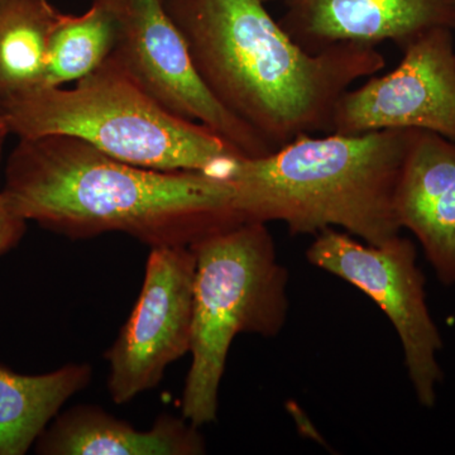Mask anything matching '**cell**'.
<instances>
[{
	"label": "cell",
	"instance_id": "1",
	"mask_svg": "<svg viewBox=\"0 0 455 455\" xmlns=\"http://www.w3.org/2000/svg\"><path fill=\"white\" fill-rule=\"evenodd\" d=\"M2 191L18 217L74 239L121 232L151 248L193 245L247 221L228 180L134 166L61 134L18 139Z\"/></svg>",
	"mask_w": 455,
	"mask_h": 455
},
{
	"label": "cell",
	"instance_id": "2",
	"mask_svg": "<svg viewBox=\"0 0 455 455\" xmlns=\"http://www.w3.org/2000/svg\"><path fill=\"white\" fill-rule=\"evenodd\" d=\"M212 97L275 151L301 134L329 133L341 95L379 74L376 46L301 49L263 0H164Z\"/></svg>",
	"mask_w": 455,
	"mask_h": 455
},
{
	"label": "cell",
	"instance_id": "3",
	"mask_svg": "<svg viewBox=\"0 0 455 455\" xmlns=\"http://www.w3.org/2000/svg\"><path fill=\"white\" fill-rule=\"evenodd\" d=\"M411 132L301 134L271 154L235 157L220 179L247 221H283L291 235L341 228L382 244L400 235L395 193Z\"/></svg>",
	"mask_w": 455,
	"mask_h": 455
},
{
	"label": "cell",
	"instance_id": "4",
	"mask_svg": "<svg viewBox=\"0 0 455 455\" xmlns=\"http://www.w3.org/2000/svg\"><path fill=\"white\" fill-rule=\"evenodd\" d=\"M0 116L18 139L75 137L145 169L220 176L242 156L205 125L161 106L109 57L73 88H38L5 99Z\"/></svg>",
	"mask_w": 455,
	"mask_h": 455
},
{
	"label": "cell",
	"instance_id": "5",
	"mask_svg": "<svg viewBox=\"0 0 455 455\" xmlns=\"http://www.w3.org/2000/svg\"><path fill=\"white\" fill-rule=\"evenodd\" d=\"M196 253L191 366L182 418L200 427L217 419L228 353L236 335L271 338L286 322L287 272L266 223L243 221L191 245Z\"/></svg>",
	"mask_w": 455,
	"mask_h": 455
},
{
	"label": "cell",
	"instance_id": "6",
	"mask_svg": "<svg viewBox=\"0 0 455 455\" xmlns=\"http://www.w3.org/2000/svg\"><path fill=\"white\" fill-rule=\"evenodd\" d=\"M94 2L106 8L116 23L109 59L149 97L175 116L205 125L244 157L275 151L267 140L212 97L164 0Z\"/></svg>",
	"mask_w": 455,
	"mask_h": 455
},
{
	"label": "cell",
	"instance_id": "7",
	"mask_svg": "<svg viewBox=\"0 0 455 455\" xmlns=\"http://www.w3.org/2000/svg\"><path fill=\"white\" fill-rule=\"evenodd\" d=\"M307 257L311 265L353 284L379 305L400 338L419 403L435 405L443 379L438 361L443 341L427 307L414 243L397 235L370 244L331 228L317 233Z\"/></svg>",
	"mask_w": 455,
	"mask_h": 455
},
{
	"label": "cell",
	"instance_id": "8",
	"mask_svg": "<svg viewBox=\"0 0 455 455\" xmlns=\"http://www.w3.org/2000/svg\"><path fill=\"white\" fill-rule=\"evenodd\" d=\"M196 265L191 245L151 248L139 300L106 355L114 403L152 390L190 352Z\"/></svg>",
	"mask_w": 455,
	"mask_h": 455
},
{
	"label": "cell",
	"instance_id": "9",
	"mask_svg": "<svg viewBox=\"0 0 455 455\" xmlns=\"http://www.w3.org/2000/svg\"><path fill=\"white\" fill-rule=\"evenodd\" d=\"M401 51L391 73L341 95L329 133L419 130L455 142L453 29H431Z\"/></svg>",
	"mask_w": 455,
	"mask_h": 455
},
{
	"label": "cell",
	"instance_id": "10",
	"mask_svg": "<svg viewBox=\"0 0 455 455\" xmlns=\"http://www.w3.org/2000/svg\"><path fill=\"white\" fill-rule=\"evenodd\" d=\"M278 23L301 49L319 53L339 44L403 50L436 28L455 31L454 0H281Z\"/></svg>",
	"mask_w": 455,
	"mask_h": 455
},
{
	"label": "cell",
	"instance_id": "11",
	"mask_svg": "<svg viewBox=\"0 0 455 455\" xmlns=\"http://www.w3.org/2000/svg\"><path fill=\"white\" fill-rule=\"evenodd\" d=\"M395 215L401 229L416 236L439 280L455 284V142L412 130Z\"/></svg>",
	"mask_w": 455,
	"mask_h": 455
},
{
	"label": "cell",
	"instance_id": "12",
	"mask_svg": "<svg viewBox=\"0 0 455 455\" xmlns=\"http://www.w3.org/2000/svg\"><path fill=\"white\" fill-rule=\"evenodd\" d=\"M205 440L187 419L163 415L149 430L108 414L97 406H75L57 415L38 436L42 455H199Z\"/></svg>",
	"mask_w": 455,
	"mask_h": 455
},
{
	"label": "cell",
	"instance_id": "13",
	"mask_svg": "<svg viewBox=\"0 0 455 455\" xmlns=\"http://www.w3.org/2000/svg\"><path fill=\"white\" fill-rule=\"evenodd\" d=\"M89 364L26 376L0 366V455H23L68 398L92 382Z\"/></svg>",
	"mask_w": 455,
	"mask_h": 455
},
{
	"label": "cell",
	"instance_id": "14",
	"mask_svg": "<svg viewBox=\"0 0 455 455\" xmlns=\"http://www.w3.org/2000/svg\"><path fill=\"white\" fill-rule=\"evenodd\" d=\"M61 14L49 0L0 5V103L44 88L51 37Z\"/></svg>",
	"mask_w": 455,
	"mask_h": 455
},
{
	"label": "cell",
	"instance_id": "15",
	"mask_svg": "<svg viewBox=\"0 0 455 455\" xmlns=\"http://www.w3.org/2000/svg\"><path fill=\"white\" fill-rule=\"evenodd\" d=\"M116 23L106 8L92 2L82 14H61L51 37L44 88L64 86L88 76L112 53Z\"/></svg>",
	"mask_w": 455,
	"mask_h": 455
},
{
	"label": "cell",
	"instance_id": "16",
	"mask_svg": "<svg viewBox=\"0 0 455 455\" xmlns=\"http://www.w3.org/2000/svg\"><path fill=\"white\" fill-rule=\"evenodd\" d=\"M2 152L0 148V175H2ZM25 220L18 217L16 212L9 208L2 191V176H0V256L9 252L12 248L20 243L26 233Z\"/></svg>",
	"mask_w": 455,
	"mask_h": 455
},
{
	"label": "cell",
	"instance_id": "17",
	"mask_svg": "<svg viewBox=\"0 0 455 455\" xmlns=\"http://www.w3.org/2000/svg\"><path fill=\"white\" fill-rule=\"evenodd\" d=\"M9 134V131L7 125H5L4 121H3L2 116H0V148H3L4 146L5 139H7Z\"/></svg>",
	"mask_w": 455,
	"mask_h": 455
},
{
	"label": "cell",
	"instance_id": "18",
	"mask_svg": "<svg viewBox=\"0 0 455 455\" xmlns=\"http://www.w3.org/2000/svg\"><path fill=\"white\" fill-rule=\"evenodd\" d=\"M263 2H265V3H269V2H281V0H263Z\"/></svg>",
	"mask_w": 455,
	"mask_h": 455
},
{
	"label": "cell",
	"instance_id": "19",
	"mask_svg": "<svg viewBox=\"0 0 455 455\" xmlns=\"http://www.w3.org/2000/svg\"><path fill=\"white\" fill-rule=\"evenodd\" d=\"M4 2H5V0H0V5H2L3 3H4Z\"/></svg>",
	"mask_w": 455,
	"mask_h": 455
},
{
	"label": "cell",
	"instance_id": "20",
	"mask_svg": "<svg viewBox=\"0 0 455 455\" xmlns=\"http://www.w3.org/2000/svg\"><path fill=\"white\" fill-rule=\"evenodd\" d=\"M454 4H455V0H454Z\"/></svg>",
	"mask_w": 455,
	"mask_h": 455
},
{
	"label": "cell",
	"instance_id": "21",
	"mask_svg": "<svg viewBox=\"0 0 455 455\" xmlns=\"http://www.w3.org/2000/svg\"></svg>",
	"mask_w": 455,
	"mask_h": 455
}]
</instances>
